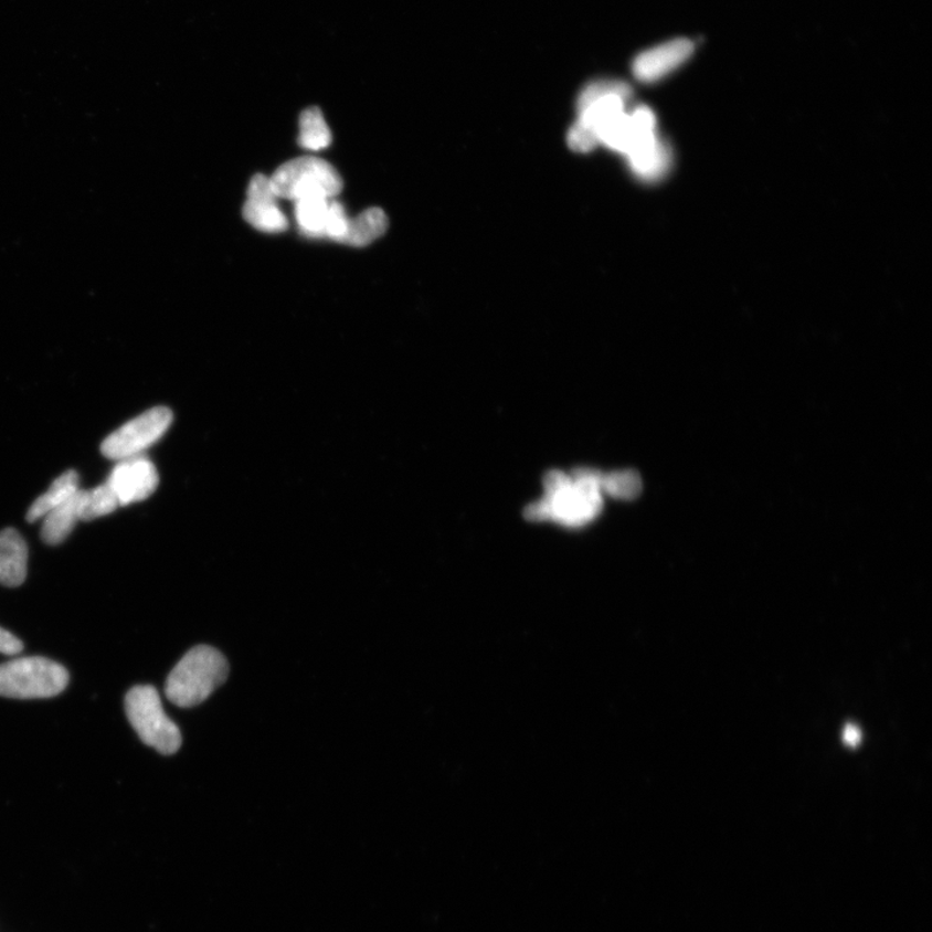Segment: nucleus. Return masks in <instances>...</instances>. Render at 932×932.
Segmentation results:
<instances>
[{"instance_id":"20e7f679","label":"nucleus","mask_w":932,"mask_h":932,"mask_svg":"<svg viewBox=\"0 0 932 932\" xmlns=\"http://www.w3.org/2000/svg\"><path fill=\"white\" fill-rule=\"evenodd\" d=\"M125 709L135 732L147 746L163 755L176 754L182 746V733L163 711L159 691L150 686H138L125 698Z\"/></svg>"},{"instance_id":"dca6fc26","label":"nucleus","mask_w":932,"mask_h":932,"mask_svg":"<svg viewBox=\"0 0 932 932\" xmlns=\"http://www.w3.org/2000/svg\"><path fill=\"white\" fill-rule=\"evenodd\" d=\"M298 142L300 147L314 152L328 148L332 142V133L318 107L307 108L300 113Z\"/></svg>"},{"instance_id":"7ed1b4c3","label":"nucleus","mask_w":932,"mask_h":932,"mask_svg":"<svg viewBox=\"0 0 932 932\" xmlns=\"http://www.w3.org/2000/svg\"><path fill=\"white\" fill-rule=\"evenodd\" d=\"M70 672L43 657H25L0 665V696L14 699L51 698L63 693Z\"/></svg>"},{"instance_id":"9b49d317","label":"nucleus","mask_w":932,"mask_h":932,"mask_svg":"<svg viewBox=\"0 0 932 932\" xmlns=\"http://www.w3.org/2000/svg\"><path fill=\"white\" fill-rule=\"evenodd\" d=\"M631 170L644 182H657L671 168V150L659 138L650 146L627 157Z\"/></svg>"},{"instance_id":"a211bd4d","label":"nucleus","mask_w":932,"mask_h":932,"mask_svg":"<svg viewBox=\"0 0 932 932\" xmlns=\"http://www.w3.org/2000/svg\"><path fill=\"white\" fill-rule=\"evenodd\" d=\"M643 490V480L634 470H621L603 475L604 495L616 499H635Z\"/></svg>"},{"instance_id":"0eeeda50","label":"nucleus","mask_w":932,"mask_h":932,"mask_svg":"<svg viewBox=\"0 0 932 932\" xmlns=\"http://www.w3.org/2000/svg\"><path fill=\"white\" fill-rule=\"evenodd\" d=\"M159 483V472L145 455L117 462L107 479L119 507L148 499L157 490Z\"/></svg>"},{"instance_id":"4468645a","label":"nucleus","mask_w":932,"mask_h":932,"mask_svg":"<svg viewBox=\"0 0 932 932\" xmlns=\"http://www.w3.org/2000/svg\"><path fill=\"white\" fill-rule=\"evenodd\" d=\"M80 490V476L75 470H67L57 477L47 493L40 496L29 508L27 521L32 523L42 520L52 509L62 506Z\"/></svg>"},{"instance_id":"423d86ee","label":"nucleus","mask_w":932,"mask_h":932,"mask_svg":"<svg viewBox=\"0 0 932 932\" xmlns=\"http://www.w3.org/2000/svg\"><path fill=\"white\" fill-rule=\"evenodd\" d=\"M172 412L168 407H155L126 423L102 443V454L113 462L145 455L159 442L172 424Z\"/></svg>"},{"instance_id":"1a4fd4ad","label":"nucleus","mask_w":932,"mask_h":932,"mask_svg":"<svg viewBox=\"0 0 932 932\" xmlns=\"http://www.w3.org/2000/svg\"><path fill=\"white\" fill-rule=\"evenodd\" d=\"M693 52L695 43L686 40V38H678V40L659 44V46L642 52L635 59L634 75L636 80L644 82V84H653V82L665 78L666 75L687 63Z\"/></svg>"},{"instance_id":"ddd939ff","label":"nucleus","mask_w":932,"mask_h":932,"mask_svg":"<svg viewBox=\"0 0 932 932\" xmlns=\"http://www.w3.org/2000/svg\"><path fill=\"white\" fill-rule=\"evenodd\" d=\"M81 490V488H80ZM80 490L62 506L42 518L41 538L49 546H59L71 536L80 521Z\"/></svg>"},{"instance_id":"f257e3e1","label":"nucleus","mask_w":932,"mask_h":932,"mask_svg":"<svg viewBox=\"0 0 932 932\" xmlns=\"http://www.w3.org/2000/svg\"><path fill=\"white\" fill-rule=\"evenodd\" d=\"M603 475L595 469L552 470L544 478V496L525 509L529 521H553L578 529L591 523L604 504Z\"/></svg>"},{"instance_id":"aec40b11","label":"nucleus","mask_w":932,"mask_h":932,"mask_svg":"<svg viewBox=\"0 0 932 932\" xmlns=\"http://www.w3.org/2000/svg\"><path fill=\"white\" fill-rule=\"evenodd\" d=\"M568 145L574 152L589 153L600 145V140L587 125L576 121L569 131Z\"/></svg>"},{"instance_id":"6e6552de","label":"nucleus","mask_w":932,"mask_h":932,"mask_svg":"<svg viewBox=\"0 0 932 932\" xmlns=\"http://www.w3.org/2000/svg\"><path fill=\"white\" fill-rule=\"evenodd\" d=\"M277 201L279 198L276 197L269 178L263 174L254 176L247 187V199L243 206L244 220L261 232L287 231L289 223Z\"/></svg>"},{"instance_id":"f8f14e48","label":"nucleus","mask_w":932,"mask_h":932,"mask_svg":"<svg viewBox=\"0 0 932 932\" xmlns=\"http://www.w3.org/2000/svg\"><path fill=\"white\" fill-rule=\"evenodd\" d=\"M389 229V220L380 208H370L354 218L349 216L348 229L340 244L363 247L380 239Z\"/></svg>"},{"instance_id":"4be33fe9","label":"nucleus","mask_w":932,"mask_h":932,"mask_svg":"<svg viewBox=\"0 0 932 932\" xmlns=\"http://www.w3.org/2000/svg\"><path fill=\"white\" fill-rule=\"evenodd\" d=\"M24 650V644L2 627H0V653L6 654V656H17V654Z\"/></svg>"},{"instance_id":"39448f33","label":"nucleus","mask_w":932,"mask_h":932,"mask_svg":"<svg viewBox=\"0 0 932 932\" xmlns=\"http://www.w3.org/2000/svg\"><path fill=\"white\" fill-rule=\"evenodd\" d=\"M269 180L277 198L292 201L310 197L336 199L343 188L332 165L314 156L283 163Z\"/></svg>"},{"instance_id":"5701e85b","label":"nucleus","mask_w":932,"mask_h":932,"mask_svg":"<svg viewBox=\"0 0 932 932\" xmlns=\"http://www.w3.org/2000/svg\"><path fill=\"white\" fill-rule=\"evenodd\" d=\"M845 739L849 743V745H855V743H858L860 739V733L858 729H856L855 727L847 728Z\"/></svg>"},{"instance_id":"9d476101","label":"nucleus","mask_w":932,"mask_h":932,"mask_svg":"<svg viewBox=\"0 0 932 932\" xmlns=\"http://www.w3.org/2000/svg\"><path fill=\"white\" fill-rule=\"evenodd\" d=\"M28 546L14 529L0 531V584L19 587L28 575Z\"/></svg>"},{"instance_id":"2eb2a0df","label":"nucleus","mask_w":932,"mask_h":932,"mask_svg":"<svg viewBox=\"0 0 932 932\" xmlns=\"http://www.w3.org/2000/svg\"><path fill=\"white\" fill-rule=\"evenodd\" d=\"M330 200L310 197L295 201V213L299 231L307 237H325Z\"/></svg>"},{"instance_id":"f3484780","label":"nucleus","mask_w":932,"mask_h":932,"mask_svg":"<svg viewBox=\"0 0 932 932\" xmlns=\"http://www.w3.org/2000/svg\"><path fill=\"white\" fill-rule=\"evenodd\" d=\"M117 508L119 502L107 483L93 490H80V521H94L115 512Z\"/></svg>"},{"instance_id":"412c9836","label":"nucleus","mask_w":932,"mask_h":932,"mask_svg":"<svg viewBox=\"0 0 932 932\" xmlns=\"http://www.w3.org/2000/svg\"><path fill=\"white\" fill-rule=\"evenodd\" d=\"M349 216L341 202L336 199L330 200L328 220L326 224L325 237L340 243L348 229Z\"/></svg>"},{"instance_id":"6ab92c4d","label":"nucleus","mask_w":932,"mask_h":932,"mask_svg":"<svg viewBox=\"0 0 932 932\" xmlns=\"http://www.w3.org/2000/svg\"><path fill=\"white\" fill-rule=\"evenodd\" d=\"M613 94L626 96L628 97V99H631V95H633V89H631L626 82L622 81L600 80L596 82H592V84L585 86L582 89L581 95H579V99L576 103L578 110L587 107L589 104L600 99V97Z\"/></svg>"},{"instance_id":"f03ea898","label":"nucleus","mask_w":932,"mask_h":932,"mask_svg":"<svg viewBox=\"0 0 932 932\" xmlns=\"http://www.w3.org/2000/svg\"><path fill=\"white\" fill-rule=\"evenodd\" d=\"M227 659L212 646H197L179 660L169 675L165 693L179 708L205 701L229 676Z\"/></svg>"}]
</instances>
